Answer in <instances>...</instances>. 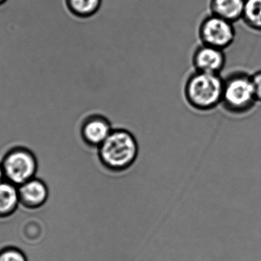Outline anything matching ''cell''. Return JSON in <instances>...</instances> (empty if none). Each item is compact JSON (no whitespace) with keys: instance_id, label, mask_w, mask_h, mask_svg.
Wrapping results in <instances>:
<instances>
[{"instance_id":"1","label":"cell","mask_w":261,"mask_h":261,"mask_svg":"<svg viewBox=\"0 0 261 261\" xmlns=\"http://www.w3.org/2000/svg\"><path fill=\"white\" fill-rule=\"evenodd\" d=\"M97 150L101 164L114 173H121L132 167L139 151L135 136L125 129L113 130Z\"/></svg>"},{"instance_id":"2","label":"cell","mask_w":261,"mask_h":261,"mask_svg":"<svg viewBox=\"0 0 261 261\" xmlns=\"http://www.w3.org/2000/svg\"><path fill=\"white\" fill-rule=\"evenodd\" d=\"M224 79L220 75L195 72L184 87L187 103L199 111H210L222 104Z\"/></svg>"},{"instance_id":"3","label":"cell","mask_w":261,"mask_h":261,"mask_svg":"<svg viewBox=\"0 0 261 261\" xmlns=\"http://www.w3.org/2000/svg\"><path fill=\"white\" fill-rule=\"evenodd\" d=\"M256 103L251 75L234 72L224 79L222 104L227 111L234 114L248 113Z\"/></svg>"},{"instance_id":"4","label":"cell","mask_w":261,"mask_h":261,"mask_svg":"<svg viewBox=\"0 0 261 261\" xmlns=\"http://www.w3.org/2000/svg\"><path fill=\"white\" fill-rule=\"evenodd\" d=\"M4 179L16 186L33 179L38 170L35 153L24 147H15L8 150L1 160Z\"/></svg>"},{"instance_id":"5","label":"cell","mask_w":261,"mask_h":261,"mask_svg":"<svg viewBox=\"0 0 261 261\" xmlns=\"http://www.w3.org/2000/svg\"><path fill=\"white\" fill-rule=\"evenodd\" d=\"M199 35L202 44L225 50L234 42L236 31L234 23L211 13L201 22Z\"/></svg>"},{"instance_id":"6","label":"cell","mask_w":261,"mask_h":261,"mask_svg":"<svg viewBox=\"0 0 261 261\" xmlns=\"http://www.w3.org/2000/svg\"><path fill=\"white\" fill-rule=\"evenodd\" d=\"M111 123L106 116L92 114L87 116L81 127L83 141L89 147L99 148L113 131Z\"/></svg>"},{"instance_id":"7","label":"cell","mask_w":261,"mask_h":261,"mask_svg":"<svg viewBox=\"0 0 261 261\" xmlns=\"http://www.w3.org/2000/svg\"><path fill=\"white\" fill-rule=\"evenodd\" d=\"M193 63L196 72L220 75L225 67V50L202 44L195 51Z\"/></svg>"},{"instance_id":"8","label":"cell","mask_w":261,"mask_h":261,"mask_svg":"<svg viewBox=\"0 0 261 261\" xmlns=\"http://www.w3.org/2000/svg\"><path fill=\"white\" fill-rule=\"evenodd\" d=\"M18 192L20 205L26 209L41 208L48 200V186L38 178H33L18 186Z\"/></svg>"},{"instance_id":"9","label":"cell","mask_w":261,"mask_h":261,"mask_svg":"<svg viewBox=\"0 0 261 261\" xmlns=\"http://www.w3.org/2000/svg\"><path fill=\"white\" fill-rule=\"evenodd\" d=\"M213 15L234 23L243 18L245 0H210Z\"/></svg>"},{"instance_id":"10","label":"cell","mask_w":261,"mask_h":261,"mask_svg":"<svg viewBox=\"0 0 261 261\" xmlns=\"http://www.w3.org/2000/svg\"><path fill=\"white\" fill-rule=\"evenodd\" d=\"M19 205L18 186L3 179L0 182V219L11 217Z\"/></svg>"},{"instance_id":"11","label":"cell","mask_w":261,"mask_h":261,"mask_svg":"<svg viewBox=\"0 0 261 261\" xmlns=\"http://www.w3.org/2000/svg\"><path fill=\"white\" fill-rule=\"evenodd\" d=\"M69 12L78 18H87L97 13L102 0H64Z\"/></svg>"},{"instance_id":"12","label":"cell","mask_w":261,"mask_h":261,"mask_svg":"<svg viewBox=\"0 0 261 261\" xmlns=\"http://www.w3.org/2000/svg\"><path fill=\"white\" fill-rule=\"evenodd\" d=\"M242 20L250 29L261 32V0H245Z\"/></svg>"},{"instance_id":"13","label":"cell","mask_w":261,"mask_h":261,"mask_svg":"<svg viewBox=\"0 0 261 261\" xmlns=\"http://www.w3.org/2000/svg\"><path fill=\"white\" fill-rule=\"evenodd\" d=\"M0 261H29L25 253L15 246H6L0 249Z\"/></svg>"},{"instance_id":"14","label":"cell","mask_w":261,"mask_h":261,"mask_svg":"<svg viewBox=\"0 0 261 261\" xmlns=\"http://www.w3.org/2000/svg\"><path fill=\"white\" fill-rule=\"evenodd\" d=\"M251 83L257 102H261V70L251 75Z\"/></svg>"},{"instance_id":"15","label":"cell","mask_w":261,"mask_h":261,"mask_svg":"<svg viewBox=\"0 0 261 261\" xmlns=\"http://www.w3.org/2000/svg\"><path fill=\"white\" fill-rule=\"evenodd\" d=\"M4 179V174H3V168H2L1 162H0V182Z\"/></svg>"},{"instance_id":"16","label":"cell","mask_w":261,"mask_h":261,"mask_svg":"<svg viewBox=\"0 0 261 261\" xmlns=\"http://www.w3.org/2000/svg\"><path fill=\"white\" fill-rule=\"evenodd\" d=\"M8 0H0V6H3V5H4L5 3L7 2Z\"/></svg>"}]
</instances>
